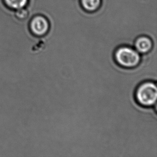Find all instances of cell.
Segmentation results:
<instances>
[{"label": "cell", "instance_id": "6da1fadb", "mask_svg": "<svg viewBox=\"0 0 157 157\" xmlns=\"http://www.w3.org/2000/svg\"><path fill=\"white\" fill-rule=\"evenodd\" d=\"M137 103L143 107H153L157 106V82L146 81L140 83L135 92Z\"/></svg>", "mask_w": 157, "mask_h": 157}, {"label": "cell", "instance_id": "7a4b0ae2", "mask_svg": "<svg viewBox=\"0 0 157 157\" xmlns=\"http://www.w3.org/2000/svg\"><path fill=\"white\" fill-rule=\"evenodd\" d=\"M114 59L116 63L122 68L132 69L140 64L142 55L132 46L122 45L115 51Z\"/></svg>", "mask_w": 157, "mask_h": 157}, {"label": "cell", "instance_id": "3957f363", "mask_svg": "<svg viewBox=\"0 0 157 157\" xmlns=\"http://www.w3.org/2000/svg\"><path fill=\"white\" fill-rule=\"evenodd\" d=\"M29 26L32 34L39 37L45 36L49 29L48 21L43 15H34L32 17Z\"/></svg>", "mask_w": 157, "mask_h": 157}, {"label": "cell", "instance_id": "277c9868", "mask_svg": "<svg viewBox=\"0 0 157 157\" xmlns=\"http://www.w3.org/2000/svg\"><path fill=\"white\" fill-rule=\"evenodd\" d=\"M135 48L140 55H144L150 53L154 47L156 46V43H154L152 39L147 36H142L138 37L134 41Z\"/></svg>", "mask_w": 157, "mask_h": 157}, {"label": "cell", "instance_id": "5b68a950", "mask_svg": "<svg viewBox=\"0 0 157 157\" xmlns=\"http://www.w3.org/2000/svg\"><path fill=\"white\" fill-rule=\"evenodd\" d=\"M3 1L8 8L16 10L26 7L29 0H3Z\"/></svg>", "mask_w": 157, "mask_h": 157}, {"label": "cell", "instance_id": "8992f818", "mask_svg": "<svg viewBox=\"0 0 157 157\" xmlns=\"http://www.w3.org/2000/svg\"><path fill=\"white\" fill-rule=\"evenodd\" d=\"M81 2L83 8L89 11H96L101 4V0H81Z\"/></svg>", "mask_w": 157, "mask_h": 157}]
</instances>
